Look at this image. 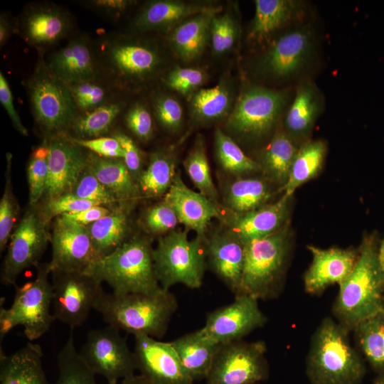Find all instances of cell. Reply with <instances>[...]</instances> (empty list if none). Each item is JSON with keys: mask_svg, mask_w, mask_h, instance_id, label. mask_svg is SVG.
<instances>
[{"mask_svg": "<svg viewBox=\"0 0 384 384\" xmlns=\"http://www.w3.org/2000/svg\"><path fill=\"white\" fill-rule=\"evenodd\" d=\"M384 311V272L373 237L366 238L355 266L339 284L334 306L338 322L348 331L363 321Z\"/></svg>", "mask_w": 384, "mask_h": 384, "instance_id": "6da1fadb", "label": "cell"}, {"mask_svg": "<svg viewBox=\"0 0 384 384\" xmlns=\"http://www.w3.org/2000/svg\"><path fill=\"white\" fill-rule=\"evenodd\" d=\"M178 308L169 290L161 288L151 293L103 292L94 309L107 325L133 336L144 334L161 338Z\"/></svg>", "mask_w": 384, "mask_h": 384, "instance_id": "7a4b0ae2", "label": "cell"}, {"mask_svg": "<svg viewBox=\"0 0 384 384\" xmlns=\"http://www.w3.org/2000/svg\"><path fill=\"white\" fill-rule=\"evenodd\" d=\"M348 330L326 317L312 336L306 363L311 384H360L365 365L351 345Z\"/></svg>", "mask_w": 384, "mask_h": 384, "instance_id": "3957f363", "label": "cell"}, {"mask_svg": "<svg viewBox=\"0 0 384 384\" xmlns=\"http://www.w3.org/2000/svg\"><path fill=\"white\" fill-rule=\"evenodd\" d=\"M84 273L105 282L115 294L151 293L161 288L154 270L153 248L144 236L128 238Z\"/></svg>", "mask_w": 384, "mask_h": 384, "instance_id": "277c9868", "label": "cell"}, {"mask_svg": "<svg viewBox=\"0 0 384 384\" xmlns=\"http://www.w3.org/2000/svg\"><path fill=\"white\" fill-rule=\"evenodd\" d=\"M95 41L103 77L116 89L146 82L158 73L162 58L152 43L107 33Z\"/></svg>", "mask_w": 384, "mask_h": 384, "instance_id": "5b68a950", "label": "cell"}, {"mask_svg": "<svg viewBox=\"0 0 384 384\" xmlns=\"http://www.w3.org/2000/svg\"><path fill=\"white\" fill-rule=\"evenodd\" d=\"M38 56L32 73L23 82L31 113L44 139L68 134L78 115L69 86Z\"/></svg>", "mask_w": 384, "mask_h": 384, "instance_id": "8992f818", "label": "cell"}, {"mask_svg": "<svg viewBox=\"0 0 384 384\" xmlns=\"http://www.w3.org/2000/svg\"><path fill=\"white\" fill-rule=\"evenodd\" d=\"M36 278L22 286L16 284L13 302L5 308L1 302L0 340L14 327L22 326L29 341L47 333L55 320L52 310L53 287L48 279V263L38 264Z\"/></svg>", "mask_w": 384, "mask_h": 384, "instance_id": "52a82bcc", "label": "cell"}, {"mask_svg": "<svg viewBox=\"0 0 384 384\" xmlns=\"http://www.w3.org/2000/svg\"><path fill=\"white\" fill-rule=\"evenodd\" d=\"M206 240L188 238L187 230H173L160 237L153 248L154 270L159 283L165 290L177 284L191 289L203 283L207 267Z\"/></svg>", "mask_w": 384, "mask_h": 384, "instance_id": "ba28073f", "label": "cell"}, {"mask_svg": "<svg viewBox=\"0 0 384 384\" xmlns=\"http://www.w3.org/2000/svg\"><path fill=\"white\" fill-rule=\"evenodd\" d=\"M245 260L236 295L257 299L277 296L289 252V237L284 226L277 232L244 245Z\"/></svg>", "mask_w": 384, "mask_h": 384, "instance_id": "9c48e42d", "label": "cell"}, {"mask_svg": "<svg viewBox=\"0 0 384 384\" xmlns=\"http://www.w3.org/2000/svg\"><path fill=\"white\" fill-rule=\"evenodd\" d=\"M16 33L46 57L75 32V21L65 7L50 1L27 4L16 18Z\"/></svg>", "mask_w": 384, "mask_h": 384, "instance_id": "30bf717a", "label": "cell"}, {"mask_svg": "<svg viewBox=\"0 0 384 384\" xmlns=\"http://www.w3.org/2000/svg\"><path fill=\"white\" fill-rule=\"evenodd\" d=\"M262 341L220 344L206 378V384H256L269 375Z\"/></svg>", "mask_w": 384, "mask_h": 384, "instance_id": "8fae6325", "label": "cell"}, {"mask_svg": "<svg viewBox=\"0 0 384 384\" xmlns=\"http://www.w3.org/2000/svg\"><path fill=\"white\" fill-rule=\"evenodd\" d=\"M287 102L283 92L250 87L239 96L226 121L228 132L239 138H257L274 125Z\"/></svg>", "mask_w": 384, "mask_h": 384, "instance_id": "7c38bea8", "label": "cell"}, {"mask_svg": "<svg viewBox=\"0 0 384 384\" xmlns=\"http://www.w3.org/2000/svg\"><path fill=\"white\" fill-rule=\"evenodd\" d=\"M120 331L110 325L92 329L78 351L91 370L108 384L118 383L137 370L133 351Z\"/></svg>", "mask_w": 384, "mask_h": 384, "instance_id": "4fadbf2b", "label": "cell"}, {"mask_svg": "<svg viewBox=\"0 0 384 384\" xmlns=\"http://www.w3.org/2000/svg\"><path fill=\"white\" fill-rule=\"evenodd\" d=\"M52 312L70 329L82 326L104 292L101 282L82 272H52Z\"/></svg>", "mask_w": 384, "mask_h": 384, "instance_id": "5bb4252c", "label": "cell"}, {"mask_svg": "<svg viewBox=\"0 0 384 384\" xmlns=\"http://www.w3.org/2000/svg\"><path fill=\"white\" fill-rule=\"evenodd\" d=\"M46 225L39 213L28 211L14 228L2 264L3 284L15 286L18 277L25 270L40 264L47 244L50 242Z\"/></svg>", "mask_w": 384, "mask_h": 384, "instance_id": "9a60e30c", "label": "cell"}, {"mask_svg": "<svg viewBox=\"0 0 384 384\" xmlns=\"http://www.w3.org/2000/svg\"><path fill=\"white\" fill-rule=\"evenodd\" d=\"M52 272L84 273L102 257L93 245L87 226L55 218L50 235Z\"/></svg>", "mask_w": 384, "mask_h": 384, "instance_id": "2e32d148", "label": "cell"}, {"mask_svg": "<svg viewBox=\"0 0 384 384\" xmlns=\"http://www.w3.org/2000/svg\"><path fill=\"white\" fill-rule=\"evenodd\" d=\"M266 322L267 317L259 307L258 299L240 294L235 296L232 303L208 313L201 329L213 342L223 344L242 340Z\"/></svg>", "mask_w": 384, "mask_h": 384, "instance_id": "e0dca14e", "label": "cell"}, {"mask_svg": "<svg viewBox=\"0 0 384 384\" xmlns=\"http://www.w3.org/2000/svg\"><path fill=\"white\" fill-rule=\"evenodd\" d=\"M44 58L52 73L68 85L103 77L95 41L85 33H75Z\"/></svg>", "mask_w": 384, "mask_h": 384, "instance_id": "ac0fdd59", "label": "cell"}, {"mask_svg": "<svg viewBox=\"0 0 384 384\" xmlns=\"http://www.w3.org/2000/svg\"><path fill=\"white\" fill-rule=\"evenodd\" d=\"M137 370L155 384H193L170 342L144 334L134 336Z\"/></svg>", "mask_w": 384, "mask_h": 384, "instance_id": "d6986e66", "label": "cell"}, {"mask_svg": "<svg viewBox=\"0 0 384 384\" xmlns=\"http://www.w3.org/2000/svg\"><path fill=\"white\" fill-rule=\"evenodd\" d=\"M49 146L48 176L45 201L72 193L87 165L88 151L74 142L68 134L47 139Z\"/></svg>", "mask_w": 384, "mask_h": 384, "instance_id": "ffe728a7", "label": "cell"}, {"mask_svg": "<svg viewBox=\"0 0 384 384\" xmlns=\"http://www.w3.org/2000/svg\"><path fill=\"white\" fill-rule=\"evenodd\" d=\"M289 198L256 210L238 213L221 207L219 218L225 230L242 244L268 236L282 228L288 213Z\"/></svg>", "mask_w": 384, "mask_h": 384, "instance_id": "44dd1931", "label": "cell"}, {"mask_svg": "<svg viewBox=\"0 0 384 384\" xmlns=\"http://www.w3.org/2000/svg\"><path fill=\"white\" fill-rule=\"evenodd\" d=\"M312 38L309 30L297 28L281 36L260 57V73L272 78H284L298 72L311 51Z\"/></svg>", "mask_w": 384, "mask_h": 384, "instance_id": "7402d4cb", "label": "cell"}, {"mask_svg": "<svg viewBox=\"0 0 384 384\" xmlns=\"http://www.w3.org/2000/svg\"><path fill=\"white\" fill-rule=\"evenodd\" d=\"M164 201L175 210L180 223L186 230H192L197 237L206 240L207 228L213 218H219L221 206L200 192L190 189L183 181L178 171L165 194Z\"/></svg>", "mask_w": 384, "mask_h": 384, "instance_id": "603a6c76", "label": "cell"}, {"mask_svg": "<svg viewBox=\"0 0 384 384\" xmlns=\"http://www.w3.org/2000/svg\"><path fill=\"white\" fill-rule=\"evenodd\" d=\"M308 249L312 262L304 275V284L305 291L311 294L321 292L332 284H341L353 269L358 257L351 249H321L313 245Z\"/></svg>", "mask_w": 384, "mask_h": 384, "instance_id": "cb8c5ba5", "label": "cell"}, {"mask_svg": "<svg viewBox=\"0 0 384 384\" xmlns=\"http://www.w3.org/2000/svg\"><path fill=\"white\" fill-rule=\"evenodd\" d=\"M206 250L207 264L236 295L243 271L244 245L225 230L206 238Z\"/></svg>", "mask_w": 384, "mask_h": 384, "instance_id": "d4e9b609", "label": "cell"}, {"mask_svg": "<svg viewBox=\"0 0 384 384\" xmlns=\"http://www.w3.org/2000/svg\"><path fill=\"white\" fill-rule=\"evenodd\" d=\"M208 8L179 1H150L132 19L130 28L138 33L167 29Z\"/></svg>", "mask_w": 384, "mask_h": 384, "instance_id": "484cf974", "label": "cell"}, {"mask_svg": "<svg viewBox=\"0 0 384 384\" xmlns=\"http://www.w3.org/2000/svg\"><path fill=\"white\" fill-rule=\"evenodd\" d=\"M41 346L28 341L7 355L0 351V384H50L43 366Z\"/></svg>", "mask_w": 384, "mask_h": 384, "instance_id": "4316f807", "label": "cell"}, {"mask_svg": "<svg viewBox=\"0 0 384 384\" xmlns=\"http://www.w3.org/2000/svg\"><path fill=\"white\" fill-rule=\"evenodd\" d=\"M87 167L119 204L133 206L139 197V186L122 159L102 157L88 151Z\"/></svg>", "mask_w": 384, "mask_h": 384, "instance_id": "83f0119b", "label": "cell"}, {"mask_svg": "<svg viewBox=\"0 0 384 384\" xmlns=\"http://www.w3.org/2000/svg\"><path fill=\"white\" fill-rule=\"evenodd\" d=\"M217 7L206 10L179 23L169 36V43L176 54L184 62L198 58L210 38L213 18L219 12Z\"/></svg>", "mask_w": 384, "mask_h": 384, "instance_id": "f1b7e54d", "label": "cell"}, {"mask_svg": "<svg viewBox=\"0 0 384 384\" xmlns=\"http://www.w3.org/2000/svg\"><path fill=\"white\" fill-rule=\"evenodd\" d=\"M183 366L194 380L206 378L220 344L199 329L170 341Z\"/></svg>", "mask_w": 384, "mask_h": 384, "instance_id": "f546056e", "label": "cell"}, {"mask_svg": "<svg viewBox=\"0 0 384 384\" xmlns=\"http://www.w3.org/2000/svg\"><path fill=\"white\" fill-rule=\"evenodd\" d=\"M132 206L117 205L107 215L87 226L101 257L111 253L128 239V215Z\"/></svg>", "mask_w": 384, "mask_h": 384, "instance_id": "4dcf8cb0", "label": "cell"}, {"mask_svg": "<svg viewBox=\"0 0 384 384\" xmlns=\"http://www.w3.org/2000/svg\"><path fill=\"white\" fill-rule=\"evenodd\" d=\"M249 37L264 40L283 27L297 14L298 4L289 0H256Z\"/></svg>", "mask_w": 384, "mask_h": 384, "instance_id": "1f68e13d", "label": "cell"}, {"mask_svg": "<svg viewBox=\"0 0 384 384\" xmlns=\"http://www.w3.org/2000/svg\"><path fill=\"white\" fill-rule=\"evenodd\" d=\"M267 183L257 178H240L228 183L225 189V208L243 213L265 206L270 198Z\"/></svg>", "mask_w": 384, "mask_h": 384, "instance_id": "d6a6232c", "label": "cell"}, {"mask_svg": "<svg viewBox=\"0 0 384 384\" xmlns=\"http://www.w3.org/2000/svg\"><path fill=\"white\" fill-rule=\"evenodd\" d=\"M124 106V102L114 98L92 110L79 114L68 134L72 132L70 137L80 139L105 137L122 113Z\"/></svg>", "mask_w": 384, "mask_h": 384, "instance_id": "836d02e7", "label": "cell"}, {"mask_svg": "<svg viewBox=\"0 0 384 384\" xmlns=\"http://www.w3.org/2000/svg\"><path fill=\"white\" fill-rule=\"evenodd\" d=\"M325 152L326 146L321 141L308 142L298 149L288 178L282 188L284 192V196L290 198L298 187L317 174Z\"/></svg>", "mask_w": 384, "mask_h": 384, "instance_id": "e575fe53", "label": "cell"}, {"mask_svg": "<svg viewBox=\"0 0 384 384\" xmlns=\"http://www.w3.org/2000/svg\"><path fill=\"white\" fill-rule=\"evenodd\" d=\"M233 98L225 82L201 89L191 97L190 107L192 117L198 122H208L229 115Z\"/></svg>", "mask_w": 384, "mask_h": 384, "instance_id": "d590c367", "label": "cell"}, {"mask_svg": "<svg viewBox=\"0 0 384 384\" xmlns=\"http://www.w3.org/2000/svg\"><path fill=\"white\" fill-rule=\"evenodd\" d=\"M176 172L172 156L163 151L153 153L146 169L142 171L137 178L140 192L147 197L166 194Z\"/></svg>", "mask_w": 384, "mask_h": 384, "instance_id": "8d00e7d4", "label": "cell"}, {"mask_svg": "<svg viewBox=\"0 0 384 384\" xmlns=\"http://www.w3.org/2000/svg\"><path fill=\"white\" fill-rule=\"evenodd\" d=\"M320 107L316 88L309 82L298 87L285 118L288 130L295 135L306 133L312 127Z\"/></svg>", "mask_w": 384, "mask_h": 384, "instance_id": "74e56055", "label": "cell"}, {"mask_svg": "<svg viewBox=\"0 0 384 384\" xmlns=\"http://www.w3.org/2000/svg\"><path fill=\"white\" fill-rule=\"evenodd\" d=\"M297 151L289 137L277 133L263 151L262 170L274 181L284 184Z\"/></svg>", "mask_w": 384, "mask_h": 384, "instance_id": "f35d334b", "label": "cell"}, {"mask_svg": "<svg viewBox=\"0 0 384 384\" xmlns=\"http://www.w3.org/2000/svg\"><path fill=\"white\" fill-rule=\"evenodd\" d=\"M353 330L370 366L380 373L384 372V311L363 321Z\"/></svg>", "mask_w": 384, "mask_h": 384, "instance_id": "ab89813d", "label": "cell"}, {"mask_svg": "<svg viewBox=\"0 0 384 384\" xmlns=\"http://www.w3.org/2000/svg\"><path fill=\"white\" fill-rule=\"evenodd\" d=\"M57 366L55 384H97L96 374L86 365L76 350L73 331L58 354Z\"/></svg>", "mask_w": 384, "mask_h": 384, "instance_id": "60d3db41", "label": "cell"}, {"mask_svg": "<svg viewBox=\"0 0 384 384\" xmlns=\"http://www.w3.org/2000/svg\"><path fill=\"white\" fill-rule=\"evenodd\" d=\"M215 148L220 166L231 174L240 175L262 170L261 164L245 155L235 142L220 129L215 132Z\"/></svg>", "mask_w": 384, "mask_h": 384, "instance_id": "b9f144b4", "label": "cell"}, {"mask_svg": "<svg viewBox=\"0 0 384 384\" xmlns=\"http://www.w3.org/2000/svg\"><path fill=\"white\" fill-rule=\"evenodd\" d=\"M68 86L79 114L92 110L114 98L116 88L104 77Z\"/></svg>", "mask_w": 384, "mask_h": 384, "instance_id": "7bdbcfd3", "label": "cell"}, {"mask_svg": "<svg viewBox=\"0 0 384 384\" xmlns=\"http://www.w3.org/2000/svg\"><path fill=\"white\" fill-rule=\"evenodd\" d=\"M188 176L200 193L212 201L218 203V192L213 182L210 166L202 140L194 146L183 161Z\"/></svg>", "mask_w": 384, "mask_h": 384, "instance_id": "ee69618b", "label": "cell"}, {"mask_svg": "<svg viewBox=\"0 0 384 384\" xmlns=\"http://www.w3.org/2000/svg\"><path fill=\"white\" fill-rule=\"evenodd\" d=\"M49 146L47 139L32 152L27 167L29 202L36 206L43 198L48 176Z\"/></svg>", "mask_w": 384, "mask_h": 384, "instance_id": "f6af8a7d", "label": "cell"}, {"mask_svg": "<svg viewBox=\"0 0 384 384\" xmlns=\"http://www.w3.org/2000/svg\"><path fill=\"white\" fill-rule=\"evenodd\" d=\"M6 185L0 201V251L8 246L18 214V206L12 193L11 182V156L7 154Z\"/></svg>", "mask_w": 384, "mask_h": 384, "instance_id": "bcb514c9", "label": "cell"}, {"mask_svg": "<svg viewBox=\"0 0 384 384\" xmlns=\"http://www.w3.org/2000/svg\"><path fill=\"white\" fill-rule=\"evenodd\" d=\"M72 193L77 197L95 202L112 208L119 205L114 196L87 169V165L79 177Z\"/></svg>", "mask_w": 384, "mask_h": 384, "instance_id": "7dc6e473", "label": "cell"}, {"mask_svg": "<svg viewBox=\"0 0 384 384\" xmlns=\"http://www.w3.org/2000/svg\"><path fill=\"white\" fill-rule=\"evenodd\" d=\"M178 222L174 208L164 200L149 208L142 218L144 228L154 235L164 234L174 230Z\"/></svg>", "mask_w": 384, "mask_h": 384, "instance_id": "c3c4849f", "label": "cell"}, {"mask_svg": "<svg viewBox=\"0 0 384 384\" xmlns=\"http://www.w3.org/2000/svg\"><path fill=\"white\" fill-rule=\"evenodd\" d=\"M152 105L156 119L166 130L175 132L181 127L183 110L176 99L161 95L154 99Z\"/></svg>", "mask_w": 384, "mask_h": 384, "instance_id": "681fc988", "label": "cell"}, {"mask_svg": "<svg viewBox=\"0 0 384 384\" xmlns=\"http://www.w3.org/2000/svg\"><path fill=\"white\" fill-rule=\"evenodd\" d=\"M237 27L228 14L216 15L210 26V40L214 53L222 54L229 50L235 43Z\"/></svg>", "mask_w": 384, "mask_h": 384, "instance_id": "f907efd6", "label": "cell"}, {"mask_svg": "<svg viewBox=\"0 0 384 384\" xmlns=\"http://www.w3.org/2000/svg\"><path fill=\"white\" fill-rule=\"evenodd\" d=\"M98 203L80 198L72 193H65L58 197L45 201L40 215L47 224L53 218H57L65 213L75 212L89 208Z\"/></svg>", "mask_w": 384, "mask_h": 384, "instance_id": "816d5d0a", "label": "cell"}, {"mask_svg": "<svg viewBox=\"0 0 384 384\" xmlns=\"http://www.w3.org/2000/svg\"><path fill=\"white\" fill-rule=\"evenodd\" d=\"M206 79L203 70L193 68H176L168 73L164 82L170 89L181 95H188L195 92Z\"/></svg>", "mask_w": 384, "mask_h": 384, "instance_id": "f5cc1de1", "label": "cell"}, {"mask_svg": "<svg viewBox=\"0 0 384 384\" xmlns=\"http://www.w3.org/2000/svg\"><path fill=\"white\" fill-rule=\"evenodd\" d=\"M127 128L139 139L149 140L153 134V119L146 105L137 102L129 107L124 115Z\"/></svg>", "mask_w": 384, "mask_h": 384, "instance_id": "db71d44e", "label": "cell"}, {"mask_svg": "<svg viewBox=\"0 0 384 384\" xmlns=\"http://www.w3.org/2000/svg\"><path fill=\"white\" fill-rule=\"evenodd\" d=\"M79 2L95 14L110 21H117L136 3L129 0H88Z\"/></svg>", "mask_w": 384, "mask_h": 384, "instance_id": "11a10c76", "label": "cell"}, {"mask_svg": "<svg viewBox=\"0 0 384 384\" xmlns=\"http://www.w3.org/2000/svg\"><path fill=\"white\" fill-rule=\"evenodd\" d=\"M70 137L77 144L98 156L106 158L123 159L122 149L114 137L105 136L89 139Z\"/></svg>", "mask_w": 384, "mask_h": 384, "instance_id": "9f6ffc18", "label": "cell"}, {"mask_svg": "<svg viewBox=\"0 0 384 384\" xmlns=\"http://www.w3.org/2000/svg\"><path fill=\"white\" fill-rule=\"evenodd\" d=\"M112 137L119 142L122 149L124 153L122 159L127 169L133 178H138L142 171L143 165V156L141 150L132 138L122 132H114Z\"/></svg>", "mask_w": 384, "mask_h": 384, "instance_id": "6f0895ef", "label": "cell"}, {"mask_svg": "<svg viewBox=\"0 0 384 384\" xmlns=\"http://www.w3.org/2000/svg\"><path fill=\"white\" fill-rule=\"evenodd\" d=\"M0 102L7 112L14 127L22 135L28 136V130L23 126L14 105L9 84L4 73L0 72Z\"/></svg>", "mask_w": 384, "mask_h": 384, "instance_id": "680465c9", "label": "cell"}, {"mask_svg": "<svg viewBox=\"0 0 384 384\" xmlns=\"http://www.w3.org/2000/svg\"><path fill=\"white\" fill-rule=\"evenodd\" d=\"M110 212V210L104 206H94L87 209L65 213L59 216L66 220L87 226L105 216Z\"/></svg>", "mask_w": 384, "mask_h": 384, "instance_id": "91938a15", "label": "cell"}, {"mask_svg": "<svg viewBox=\"0 0 384 384\" xmlns=\"http://www.w3.org/2000/svg\"><path fill=\"white\" fill-rule=\"evenodd\" d=\"M16 18L9 11H1L0 14V47L4 46L11 37L16 33Z\"/></svg>", "mask_w": 384, "mask_h": 384, "instance_id": "94428289", "label": "cell"}, {"mask_svg": "<svg viewBox=\"0 0 384 384\" xmlns=\"http://www.w3.org/2000/svg\"><path fill=\"white\" fill-rule=\"evenodd\" d=\"M119 384H155L146 377L139 375H132L121 380Z\"/></svg>", "mask_w": 384, "mask_h": 384, "instance_id": "6125c7cd", "label": "cell"}, {"mask_svg": "<svg viewBox=\"0 0 384 384\" xmlns=\"http://www.w3.org/2000/svg\"><path fill=\"white\" fill-rule=\"evenodd\" d=\"M378 260L383 271L384 272V240H383L378 247Z\"/></svg>", "mask_w": 384, "mask_h": 384, "instance_id": "be15d7a7", "label": "cell"}, {"mask_svg": "<svg viewBox=\"0 0 384 384\" xmlns=\"http://www.w3.org/2000/svg\"><path fill=\"white\" fill-rule=\"evenodd\" d=\"M374 384H384V372L381 373L375 379Z\"/></svg>", "mask_w": 384, "mask_h": 384, "instance_id": "e7e4bbea", "label": "cell"}, {"mask_svg": "<svg viewBox=\"0 0 384 384\" xmlns=\"http://www.w3.org/2000/svg\"><path fill=\"white\" fill-rule=\"evenodd\" d=\"M114 384H119V383H114Z\"/></svg>", "mask_w": 384, "mask_h": 384, "instance_id": "03108f58", "label": "cell"}, {"mask_svg": "<svg viewBox=\"0 0 384 384\" xmlns=\"http://www.w3.org/2000/svg\"><path fill=\"white\" fill-rule=\"evenodd\" d=\"M256 384H260V383H256Z\"/></svg>", "mask_w": 384, "mask_h": 384, "instance_id": "003e7915", "label": "cell"}]
</instances>
